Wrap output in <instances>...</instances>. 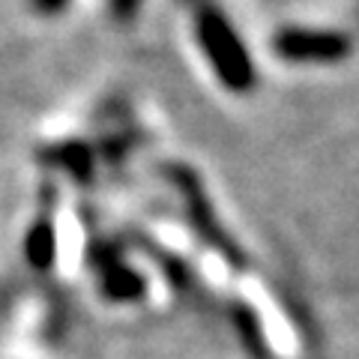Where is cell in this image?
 I'll return each instance as SVG.
<instances>
[{
	"mask_svg": "<svg viewBox=\"0 0 359 359\" xmlns=\"http://www.w3.org/2000/svg\"><path fill=\"white\" fill-rule=\"evenodd\" d=\"M141 0H111V13H114L117 21H129L135 13H138Z\"/></svg>",
	"mask_w": 359,
	"mask_h": 359,
	"instance_id": "cell-8",
	"label": "cell"
},
{
	"mask_svg": "<svg viewBox=\"0 0 359 359\" xmlns=\"http://www.w3.org/2000/svg\"><path fill=\"white\" fill-rule=\"evenodd\" d=\"M162 174L177 186L180 198H183V207H186V219H189V224H192V231L198 233V240L204 245H210L212 252H219L233 269L249 266L245 252L228 237V231H224L219 224V219L212 216L210 198H207L204 186H201V180H198V174L192 171V168L171 162V165H162Z\"/></svg>",
	"mask_w": 359,
	"mask_h": 359,
	"instance_id": "cell-2",
	"label": "cell"
},
{
	"mask_svg": "<svg viewBox=\"0 0 359 359\" xmlns=\"http://www.w3.org/2000/svg\"><path fill=\"white\" fill-rule=\"evenodd\" d=\"M231 318H233V327H237V332H240L243 347L252 353V359H273L269 344H266L264 332H261V320H257V314L245 306V302H233Z\"/></svg>",
	"mask_w": 359,
	"mask_h": 359,
	"instance_id": "cell-7",
	"label": "cell"
},
{
	"mask_svg": "<svg viewBox=\"0 0 359 359\" xmlns=\"http://www.w3.org/2000/svg\"><path fill=\"white\" fill-rule=\"evenodd\" d=\"M198 39L219 81L233 93H249L255 87V63L219 9L207 6L198 13Z\"/></svg>",
	"mask_w": 359,
	"mask_h": 359,
	"instance_id": "cell-1",
	"label": "cell"
},
{
	"mask_svg": "<svg viewBox=\"0 0 359 359\" xmlns=\"http://www.w3.org/2000/svg\"><path fill=\"white\" fill-rule=\"evenodd\" d=\"M25 257L33 269H51L54 257H57V233H54L51 212H39V219L30 224L25 237Z\"/></svg>",
	"mask_w": 359,
	"mask_h": 359,
	"instance_id": "cell-6",
	"label": "cell"
},
{
	"mask_svg": "<svg viewBox=\"0 0 359 359\" xmlns=\"http://www.w3.org/2000/svg\"><path fill=\"white\" fill-rule=\"evenodd\" d=\"M30 4H33V9H36L39 15H57V13L66 9L69 0H30Z\"/></svg>",
	"mask_w": 359,
	"mask_h": 359,
	"instance_id": "cell-9",
	"label": "cell"
},
{
	"mask_svg": "<svg viewBox=\"0 0 359 359\" xmlns=\"http://www.w3.org/2000/svg\"><path fill=\"white\" fill-rule=\"evenodd\" d=\"M36 159L42 165L54 168V171L69 174L78 183H90L96 174V150L84 141H60L51 147H42L36 153Z\"/></svg>",
	"mask_w": 359,
	"mask_h": 359,
	"instance_id": "cell-4",
	"label": "cell"
},
{
	"mask_svg": "<svg viewBox=\"0 0 359 359\" xmlns=\"http://www.w3.org/2000/svg\"><path fill=\"white\" fill-rule=\"evenodd\" d=\"M99 273V290L102 297H108L111 302H135L147 294V282L135 266L123 264L120 255L111 257V261L93 266Z\"/></svg>",
	"mask_w": 359,
	"mask_h": 359,
	"instance_id": "cell-5",
	"label": "cell"
},
{
	"mask_svg": "<svg viewBox=\"0 0 359 359\" xmlns=\"http://www.w3.org/2000/svg\"><path fill=\"white\" fill-rule=\"evenodd\" d=\"M278 57L297 63H339L353 51V42L339 30H302L285 27L273 39Z\"/></svg>",
	"mask_w": 359,
	"mask_h": 359,
	"instance_id": "cell-3",
	"label": "cell"
}]
</instances>
